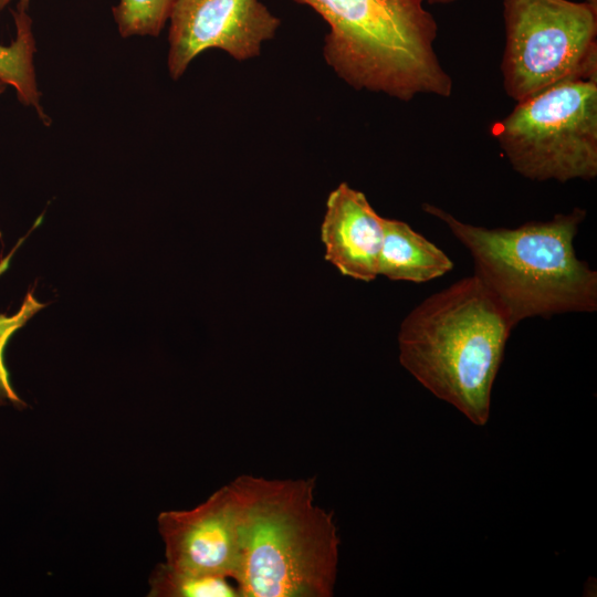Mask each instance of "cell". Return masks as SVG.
Masks as SVG:
<instances>
[{
    "label": "cell",
    "instance_id": "1",
    "mask_svg": "<svg viewBox=\"0 0 597 597\" xmlns=\"http://www.w3.org/2000/svg\"><path fill=\"white\" fill-rule=\"evenodd\" d=\"M239 506L241 597H332L339 536L315 502V478L232 480Z\"/></svg>",
    "mask_w": 597,
    "mask_h": 597
},
{
    "label": "cell",
    "instance_id": "2",
    "mask_svg": "<svg viewBox=\"0 0 597 597\" xmlns=\"http://www.w3.org/2000/svg\"><path fill=\"white\" fill-rule=\"evenodd\" d=\"M514 327L502 304L472 274L409 312L398 333L399 362L433 396L484 426Z\"/></svg>",
    "mask_w": 597,
    "mask_h": 597
},
{
    "label": "cell",
    "instance_id": "3",
    "mask_svg": "<svg viewBox=\"0 0 597 597\" xmlns=\"http://www.w3.org/2000/svg\"><path fill=\"white\" fill-rule=\"evenodd\" d=\"M422 210L442 221L468 249L474 274L514 326L530 317L597 310V272L577 258L574 247L585 209L576 207L513 229L467 223L428 202Z\"/></svg>",
    "mask_w": 597,
    "mask_h": 597
},
{
    "label": "cell",
    "instance_id": "4",
    "mask_svg": "<svg viewBox=\"0 0 597 597\" xmlns=\"http://www.w3.org/2000/svg\"><path fill=\"white\" fill-rule=\"evenodd\" d=\"M328 24L323 55L350 87L401 102L450 97L453 81L434 50L438 25L425 0H294Z\"/></svg>",
    "mask_w": 597,
    "mask_h": 597
},
{
    "label": "cell",
    "instance_id": "5",
    "mask_svg": "<svg viewBox=\"0 0 597 597\" xmlns=\"http://www.w3.org/2000/svg\"><path fill=\"white\" fill-rule=\"evenodd\" d=\"M524 178L567 182L597 176V80H567L516 103L492 126Z\"/></svg>",
    "mask_w": 597,
    "mask_h": 597
},
{
    "label": "cell",
    "instance_id": "6",
    "mask_svg": "<svg viewBox=\"0 0 597 597\" xmlns=\"http://www.w3.org/2000/svg\"><path fill=\"white\" fill-rule=\"evenodd\" d=\"M503 88L519 103L567 80H597V7L503 0Z\"/></svg>",
    "mask_w": 597,
    "mask_h": 597
},
{
    "label": "cell",
    "instance_id": "7",
    "mask_svg": "<svg viewBox=\"0 0 597 597\" xmlns=\"http://www.w3.org/2000/svg\"><path fill=\"white\" fill-rule=\"evenodd\" d=\"M168 71L174 80L209 49L237 61L260 55L281 20L259 0H175L169 19Z\"/></svg>",
    "mask_w": 597,
    "mask_h": 597
},
{
    "label": "cell",
    "instance_id": "8",
    "mask_svg": "<svg viewBox=\"0 0 597 597\" xmlns=\"http://www.w3.org/2000/svg\"><path fill=\"white\" fill-rule=\"evenodd\" d=\"M157 524L165 545L166 564L234 582L240 537L239 506L231 483L193 509L161 512Z\"/></svg>",
    "mask_w": 597,
    "mask_h": 597
},
{
    "label": "cell",
    "instance_id": "9",
    "mask_svg": "<svg viewBox=\"0 0 597 597\" xmlns=\"http://www.w3.org/2000/svg\"><path fill=\"white\" fill-rule=\"evenodd\" d=\"M383 219L362 191L339 184L328 195L321 226L325 259L343 275L374 281L384 238Z\"/></svg>",
    "mask_w": 597,
    "mask_h": 597
},
{
    "label": "cell",
    "instance_id": "10",
    "mask_svg": "<svg viewBox=\"0 0 597 597\" xmlns=\"http://www.w3.org/2000/svg\"><path fill=\"white\" fill-rule=\"evenodd\" d=\"M383 226L378 275L391 281L425 283L453 269L452 260L408 223L384 218Z\"/></svg>",
    "mask_w": 597,
    "mask_h": 597
},
{
    "label": "cell",
    "instance_id": "11",
    "mask_svg": "<svg viewBox=\"0 0 597 597\" xmlns=\"http://www.w3.org/2000/svg\"><path fill=\"white\" fill-rule=\"evenodd\" d=\"M17 35L10 45L0 44V80L15 88L19 101L33 106L42 121L48 119L40 105V92L36 86L33 66L35 42L32 33V20L25 10L12 12Z\"/></svg>",
    "mask_w": 597,
    "mask_h": 597
},
{
    "label": "cell",
    "instance_id": "12",
    "mask_svg": "<svg viewBox=\"0 0 597 597\" xmlns=\"http://www.w3.org/2000/svg\"><path fill=\"white\" fill-rule=\"evenodd\" d=\"M149 597H241L235 583L224 576L205 575L158 564L149 577Z\"/></svg>",
    "mask_w": 597,
    "mask_h": 597
},
{
    "label": "cell",
    "instance_id": "13",
    "mask_svg": "<svg viewBox=\"0 0 597 597\" xmlns=\"http://www.w3.org/2000/svg\"><path fill=\"white\" fill-rule=\"evenodd\" d=\"M175 0H119L113 14L122 36H157L168 21Z\"/></svg>",
    "mask_w": 597,
    "mask_h": 597
},
{
    "label": "cell",
    "instance_id": "14",
    "mask_svg": "<svg viewBox=\"0 0 597 597\" xmlns=\"http://www.w3.org/2000/svg\"><path fill=\"white\" fill-rule=\"evenodd\" d=\"M23 239H20L13 250L0 261V276L9 268L10 260ZM46 304L40 303L33 291H29L20 306V308L13 315L0 314V400H9L14 404H23L22 400L15 394L9 378V373L4 363V350L9 339L12 335L23 327L25 323L35 315L40 310L45 307Z\"/></svg>",
    "mask_w": 597,
    "mask_h": 597
},
{
    "label": "cell",
    "instance_id": "15",
    "mask_svg": "<svg viewBox=\"0 0 597 597\" xmlns=\"http://www.w3.org/2000/svg\"><path fill=\"white\" fill-rule=\"evenodd\" d=\"M11 0H0V11L10 2ZM29 6V0H19L18 8L27 10Z\"/></svg>",
    "mask_w": 597,
    "mask_h": 597
},
{
    "label": "cell",
    "instance_id": "16",
    "mask_svg": "<svg viewBox=\"0 0 597 597\" xmlns=\"http://www.w3.org/2000/svg\"><path fill=\"white\" fill-rule=\"evenodd\" d=\"M457 0H425V2L429 3V4H447V3H452Z\"/></svg>",
    "mask_w": 597,
    "mask_h": 597
},
{
    "label": "cell",
    "instance_id": "17",
    "mask_svg": "<svg viewBox=\"0 0 597 597\" xmlns=\"http://www.w3.org/2000/svg\"><path fill=\"white\" fill-rule=\"evenodd\" d=\"M6 84L0 80V94L4 91Z\"/></svg>",
    "mask_w": 597,
    "mask_h": 597
},
{
    "label": "cell",
    "instance_id": "18",
    "mask_svg": "<svg viewBox=\"0 0 597 597\" xmlns=\"http://www.w3.org/2000/svg\"><path fill=\"white\" fill-rule=\"evenodd\" d=\"M586 2L597 7V0H586Z\"/></svg>",
    "mask_w": 597,
    "mask_h": 597
}]
</instances>
